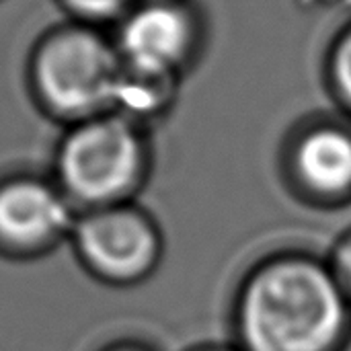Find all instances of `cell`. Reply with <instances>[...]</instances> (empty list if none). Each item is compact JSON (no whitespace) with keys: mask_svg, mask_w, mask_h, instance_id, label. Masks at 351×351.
I'll return each instance as SVG.
<instances>
[{"mask_svg":"<svg viewBox=\"0 0 351 351\" xmlns=\"http://www.w3.org/2000/svg\"><path fill=\"white\" fill-rule=\"evenodd\" d=\"M239 351H346L351 302L325 259L278 251L241 278L230 308Z\"/></svg>","mask_w":351,"mask_h":351,"instance_id":"6da1fadb","label":"cell"},{"mask_svg":"<svg viewBox=\"0 0 351 351\" xmlns=\"http://www.w3.org/2000/svg\"><path fill=\"white\" fill-rule=\"evenodd\" d=\"M152 169L146 130L115 113L72 123L53 156V181L78 214L136 202Z\"/></svg>","mask_w":351,"mask_h":351,"instance_id":"7a4b0ae2","label":"cell"},{"mask_svg":"<svg viewBox=\"0 0 351 351\" xmlns=\"http://www.w3.org/2000/svg\"><path fill=\"white\" fill-rule=\"evenodd\" d=\"M123 58L93 25H64L43 35L31 56L33 90L68 125L109 113Z\"/></svg>","mask_w":351,"mask_h":351,"instance_id":"3957f363","label":"cell"},{"mask_svg":"<svg viewBox=\"0 0 351 351\" xmlns=\"http://www.w3.org/2000/svg\"><path fill=\"white\" fill-rule=\"evenodd\" d=\"M70 245L80 267L111 288L144 284L165 257L156 218L136 202L78 214Z\"/></svg>","mask_w":351,"mask_h":351,"instance_id":"277c9868","label":"cell"},{"mask_svg":"<svg viewBox=\"0 0 351 351\" xmlns=\"http://www.w3.org/2000/svg\"><path fill=\"white\" fill-rule=\"evenodd\" d=\"M290 193L321 210L351 204V123L317 117L296 125L282 148Z\"/></svg>","mask_w":351,"mask_h":351,"instance_id":"5b68a950","label":"cell"},{"mask_svg":"<svg viewBox=\"0 0 351 351\" xmlns=\"http://www.w3.org/2000/svg\"><path fill=\"white\" fill-rule=\"evenodd\" d=\"M78 212L53 179L12 175L0 181V257L31 261L70 243Z\"/></svg>","mask_w":351,"mask_h":351,"instance_id":"8992f818","label":"cell"},{"mask_svg":"<svg viewBox=\"0 0 351 351\" xmlns=\"http://www.w3.org/2000/svg\"><path fill=\"white\" fill-rule=\"evenodd\" d=\"M204 35L189 0H142L119 21L115 45L130 64L181 76L197 60Z\"/></svg>","mask_w":351,"mask_h":351,"instance_id":"52a82bcc","label":"cell"},{"mask_svg":"<svg viewBox=\"0 0 351 351\" xmlns=\"http://www.w3.org/2000/svg\"><path fill=\"white\" fill-rule=\"evenodd\" d=\"M179 78L181 76L177 74L136 66L123 60L111 111L144 128L148 121H154L171 111L177 97Z\"/></svg>","mask_w":351,"mask_h":351,"instance_id":"ba28073f","label":"cell"},{"mask_svg":"<svg viewBox=\"0 0 351 351\" xmlns=\"http://www.w3.org/2000/svg\"><path fill=\"white\" fill-rule=\"evenodd\" d=\"M325 84L351 119V21L333 37L325 56Z\"/></svg>","mask_w":351,"mask_h":351,"instance_id":"9c48e42d","label":"cell"},{"mask_svg":"<svg viewBox=\"0 0 351 351\" xmlns=\"http://www.w3.org/2000/svg\"><path fill=\"white\" fill-rule=\"evenodd\" d=\"M64 8L76 16V23L99 25L105 21H121L134 6V0H60Z\"/></svg>","mask_w":351,"mask_h":351,"instance_id":"30bf717a","label":"cell"},{"mask_svg":"<svg viewBox=\"0 0 351 351\" xmlns=\"http://www.w3.org/2000/svg\"><path fill=\"white\" fill-rule=\"evenodd\" d=\"M325 261H327L337 286L341 288V292L351 302V228L335 239Z\"/></svg>","mask_w":351,"mask_h":351,"instance_id":"8fae6325","label":"cell"},{"mask_svg":"<svg viewBox=\"0 0 351 351\" xmlns=\"http://www.w3.org/2000/svg\"><path fill=\"white\" fill-rule=\"evenodd\" d=\"M103 351H154L152 348L144 346V343H136V341H119V343H113L109 348H105Z\"/></svg>","mask_w":351,"mask_h":351,"instance_id":"7c38bea8","label":"cell"},{"mask_svg":"<svg viewBox=\"0 0 351 351\" xmlns=\"http://www.w3.org/2000/svg\"><path fill=\"white\" fill-rule=\"evenodd\" d=\"M185 351H239L232 343H197Z\"/></svg>","mask_w":351,"mask_h":351,"instance_id":"4fadbf2b","label":"cell"}]
</instances>
